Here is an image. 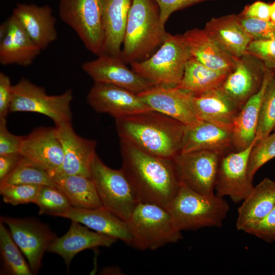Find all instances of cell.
Returning <instances> with one entry per match:
<instances>
[{
	"label": "cell",
	"mask_w": 275,
	"mask_h": 275,
	"mask_svg": "<svg viewBox=\"0 0 275 275\" xmlns=\"http://www.w3.org/2000/svg\"><path fill=\"white\" fill-rule=\"evenodd\" d=\"M121 169L141 202L167 208L180 185L173 159L146 153L120 140Z\"/></svg>",
	"instance_id": "1"
},
{
	"label": "cell",
	"mask_w": 275,
	"mask_h": 275,
	"mask_svg": "<svg viewBox=\"0 0 275 275\" xmlns=\"http://www.w3.org/2000/svg\"><path fill=\"white\" fill-rule=\"evenodd\" d=\"M121 140L155 156L173 159L181 153L185 126L150 109L115 119Z\"/></svg>",
	"instance_id": "2"
},
{
	"label": "cell",
	"mask_w": 275,
	"mask_h": 275,
	"mask_svg": "<svg viewBox=\"0 0 275 275\" xmlns=\"http://www.w3.org/2000/svg\"><path fill=\"white\" fill-rule=\"evenodd\" d=\"M154 0H133L129 12L121 58L127 64L149 58L162 44L168 32Z\"/></svg>",
	"instance_id": "3"
},
{
	"label": "cell",
	"mask_w": 275,
	"mask_h": 275,
	"mask_svg": "<svg viewBox=\"0 0 275 275\" xmlns=\"http://www.w3.org/2000/svg\"><path fill=\"white\" fill-rule=\"evenodd\" d=\"M229 208L224 198L205 196L180 184L166 209L175 228L181 232L221 227Z\"/></svg>",
	"instance_id": "4"
},
{
	"label": "cell",
	"mask_w": 275,
	"mask_h": 275,
	"mask_svg": "<svg viewBox=\"0 0 275 275\" xmlns=\"http://www.w3.org/2000/svg\"><path fill=\"white\" fill-rule=\"evenodd\" d=\"M191 57L183 34L168 33L161 46L148 59L130 65L131 69L154 85L176 86Z\"/></svg>",
	"instance_id": "5"
},
{
	"label": "cell",
	"mask_w": 275,
	"mask_h": 275,
	"mask_svg": "<svg viewBox=\"0 0 275 275\" xmlns=\"http://www.w3.org/2000/svg\"><path fill=\"white\" fill-rule=\"evenodd\" d=\"M132 237L131 246L140 250H154L182 238L167 209L140 202L127 221Z\"/></svg>",
	"instance_id": "6"
},
{
	"label": "cell",
	"mask_w": 275,
	"mask_h": 275,
	"mask_svg": "<svg viewBox=\"0 0 275 275\" xmlns=\"http://www.w3.org/2000/svg\"><path fill=\"white\" fill-rule=\"evenodd\" d=\"M90 178L102 206L127 222L141 201L123 170L108 167L96 154L91 166Z\"/></svg>",
	"instance_id": "7"
},
{
	"label": "cell",
	"mask_w": 275,
	"mask_h": 275,
	"mask_svg": "<svg viewBox=\"0 0 275 275\" xmlns=\"http://www.w3.org/2000/svg\"><path fill=\"white\" fill-rule=\"evenodd\" d=\"M73 92L68 89L60 95H49L45 89L22 77L12 88L9 113L26 112L44 115L55 125L72 122L70 104Z\"/></svg>",
	"instance_id": "8"
},
{
	"label": "cell",
	"mask_w": 275,
	"mask_h": 275,
	"mask_svg": "<svg viewBox=\"0 0 275 275\" xmlns=\"http://www.w3.org/2000/svg\"><path fill=\"white\" fill-rule=\"evenodd\" d=\"M58 12L89 51L101 54L104 39L101 0H60Z\"/></svg>",
	"instance_id": "9"
},
{
	"label": "cell",
	"mask_w": 275,
	"mask_h": 275,
	"mask_svg": "<svg viewBox=\"0 0 275 275\" xmlns=\"http://www.w3.org/2000/svg\"><path fill=\"white\" fill-rule=\"evenodd\" d=\"M223 155L208 150L180 153L173 159L180 183L202 195H214L217 169Z\"/></svg>",
	"instance_id": "10"
},
{
	"label": "cell",
	"mask_w": 275,
	"mask_h": 275,
	"mask_svg": "<svg viewBox=\"0 0 275 275\" xmlns=\"http://www.w3.org/2000/svg\"><path fill=\"white\" fill-rule=\"evenodd\" d=\"M0 221L9 228L11 236L27 259L33 274L38 272L44 254L57 237L45 224L32 218L1 216Z\"/></svg>",
	"instance_id": "11"
},
{
	"label": "cell",
	"mask_w": 275,
	"mask_h": 275,
	"mask_svg": "<svg viewBox=\"0 0 275 275\" xmlns=\"http://www.w3.org/2000/svg\"><path fill=\"white\" fill-rule=\"evenodd\" d=\"M257 140L248 148L223 155L220 160L216 177V195L228 196L235 203L242 202L253 190V181L249 178L248 161L250 151Z\"/></svg>",
	"instance_id": "12"
},
{
	"label": "cell",
	"mask_w": 275,
	"mask_h": 275,
	"mask_svg": "<svg viewBox=\"0 0 275 275\" xmlns=\"http://www.w3.org/2000/svg\"><path fill=\"white\" fill-rule=\"evenodd\" d=\"M81 68L94 82L115 85L136 94L155 85L129 69L118 57L100 54L95 60L83 63Z\"/></svg>",
	"instance_id": "13"
},
{
	"label": "cell",
	"mask_w": 275,
	"mask_h": 275,
	"mask_svg": "<svg viewBox=\"0 0 275 275\" xmlns=\"http://www.w3.org/2000/svg\"><path fill=\"white\" fill-rule=\"evenodd\" d=\"M87 101L95 112L109 114L115 119L151 109L138 94L105 83L94 82Z\"/></svg>",
	"instance_id": "14"
},
{
	"label": "cell",
	"mask_w": 275,
	"mask_h": 275,
	"mask_svg": "<svg viewBox=\"0 0 275 275\" xmlns=\"http://www.w3.org/2000/svg\"><path fill=\"white\" fill-rule=\"evenodd\" d=\"M150 108L180 121L186 126L196 124L192 95L177 88L155 85L138 94Z\"/></svg>",
	"instance_id": "15"
},
{
	"label": "cell",
	"mask_w": 275,
	"mask_h": 275,
	"mask_svg": "<svg viewBox=\"0 0 275 275\" xmlns=\"http://www.w3.org/2000/svg\"><path fill=\"white\" fill-rule=\"evenodd\" d=\"M54 128L64 152L63 164L58 172L90 177L91 166L96 155V141L77 135L71 122L55 125Z\"/></svg>",
	"instance_id": "16"
},
{
	"label": "cell",
	"mask_w": 275,
	"mask_h": 275,
	"mask_svg": "<svg viewBox=\"0 0 275 275\" xmlns=\"http://www.w3.org/2000/svg\"><path fill=\"white\" fill-rule=\"evenodd\" d=\"M265 70L261 61L246 52L237 59L220 88L241 108L261 89Z\"/></svg>",
	"instance_id": "17"
},
{
	"label": "cell",
	"mask_w": 275,
	"mask_h": 275,
	"mask_svg": "<svg viewBox=\"0 0 275 275\" xmlns=\"http://www.w3.org/2000/svg\"><path fill=\"white\" fill-rule=\"evenodd\" d=\"M19 153L49 174L61 170L64 152L54 128L40 127L23 136Z\"/></svg>",
	"instance_id": "18"
},
{
	"label": "cell",
	"mask_w": 275,
	"mask_h": 275,
	"mask_svg": "<svg viewBox=\"0 0 275 275\" xmlns=\"http://www.w3.org/2000/svg\"><path fill=\"white\" fill-rule=\"evenodd\" d=\"M117 240L115 238L91 231L77 222L71 221L68 231L63 236L57 237L47 252L60 255L68 267L73 258L79 252L99 246L109 247Z\"/></svg>",
	"instance_id": "19"
},
{
	"label": "cell",
	"mask_w": 275,
	"mask_h": 275,
	"mask_svg": "<svg viewBox=\"0 0 275 275\" xmlns=\"http://www.w3.org/2000/svg\"><path fill=\"white\" fill-rule=\"evenodd\" d=\"M12 14L41 50L57 39L56 19L49 6L18 3Z\"/></svg>",
	"instance_id": "20"
},
{
	"label": "cell",
	"mask_w": 275,
	"mask_h": 275,
	"mask_svg": "<svg viewBox=\"0 0 275 275\" xmlns=\"http://www.w3.org/2000/svg\"><path fill=\"white\" fill-rule=\"evenodd\" d=\"M7 20V32L0 40V64L29 66L40 54L41 50L15 16L12 14Z\"/></svg>",
	"instance_id": "21"
},
{
	"label": "cell",
	"mask_w": 275,
	"mask_h": 275,
	"mask_svg": "<svg viewBox=\"0 0 275 275\" xmlns=\"http://www.w3.org/2000/svg\"><path fill=\"white\" fill-rule=\"evenodd\" d=\"M60 217L77 222L98 233L132 244V237L127 222L103 206L92 209L71 206Z\"/></svg>",
	"instance_id": "22"
},
{
	"label": "cell",
	"mask_w": 275,
	"mask_h": 275,
	"mask_svg": "<svg viewBox=\"0 0 275 275\" xmlns=\"http://www.w3.org/2000/svg\"><path fill=\"white\" fill-rule=\"evenodd\" d=\"M230 149L233 150L231 129L202 120L185 126L181 153L208 150L224 155Z\"/></svg>",
	"instance_id": "23"
},
{
	"label": "cell",
	"mask_w": 275,
	"mask_h": 275,
	"mask_svg": "<svg viewBox=\"0 0 275 275\" xmlns=\"http://www.w3.org/2000/svg\"><path fill=\"white\" fill-rule=\"evenodd\" d=\"M192 104L199 120L232 130L241 108L220 87L199 96H193Z\"/></svg>",
	"instance_id": "24"
},
{
	"label": "cell",
	"mask_w": 275,
	"mask_h": 275,
	"mask_svg": "<svg viewBox=\"0 0 275 275\" xmlns=\"http://www.w3.org/2000/svg\"><path fill=\"white\" fill-rule=\"evenodd\" d=\"M273 73L266 68L261 89L246 101L236 117L231 130L234 151L244 150L256 140L262 100Z\"/></svg>",
	"instance_id": "25"
},
{
	"label": "cell",
	"mask_w": 275,
	"mask_h": 275,
	"mask_svg": "<svg viewBox=\"0 0 275 275\" xmlns=\"http://www.w3.org/2000/svg\"><path fill=\"white\" fill-rule=\"evenodd\" d=\"M132 1L101 0L104 32L101 54L121 58L125 30Z\"/></svg>",
	"instance_id": "26"
},
{
	"label": "cell",
	"mask_w": 275,
	"mask_h": 275,
	"mask_svg": "<svg viewBox=\"0 0 275 275\" xmlns=\"http://www.w3.org/2000/svg\"><path fill=\"white\" fill-rule=\"evenodd\" d=\"M183 36L191 56L207 67L229 73L235 67L237 59L225 50L204 29L189 30Z\"/></svg>",
	"instance_id": "27"
},
{
	"label": "cell",
	"mask_w": 275,
	"mask_h": 275,
	"mask_svg": "<svg viewBox=\"0 0 275 275\" xmlns=\"http://www.w3.org/2000/svg\"><path fill=\"white\" fill-rule=\"evenodd\" d=\"M204 29L225 50L236 59L246 52L252 41L236 14L212 18L206 23Z\"/></svg>",
	"instance_id": "28"
},
{
	"label": "cell",
	"mask_w": 275,
	"mask_h": 275,
	"mask_svg": "<svg viewBox=\"0 0 275 275\" xmlns=\"http://www.w3.org/2000/svg\"><path fill=\"white\" fill-rule=\"evenodd\" d=\"M275 205V181L264 178L242 201L237 210L236 228L245 231L264 218Z\"/></svg>",
	"instance_id": "29"
},
{
	"label": "cell",
	"mask_w": 275,
	"mask_h": 275,
	"mask_svg": "<svg viewBox=\"0 0 275 275\" xmlns=\"http://www.w3.org/2000/svg\"><path fill=\"white\" fill-rule=\"evenodd\" d=\"M49 175L55 186L65 194L72 207L80 209L102 207L95 185L90 177L59 172Z\"/></svg>",
	"instance_id": "30"
},
{
	"label": "cell",
	"mask_w": 275,
	"mask_h": 275,
	"mask_svg": "<svg viewBox=\"0 0 275 275\" xmlns=\"http://www.w3.org/2000/svg\"><path fill=\"white\" fill-rule=\"evenodd\" d=\"M228 72L207 67L191 56L187 61L183 76L176 87L193 96H199L219 88Z\"/></svg>",
	"instance_id": "31"
},
{
	"label": "cell",
	"mask_w": 275,
	"mask_h": 275,
	"mask_svg": "<svg viewBox=\"0 0 275 275\" xmlns=\"http://www.w3.org/2000/svg\"><path fill=\"white\" fill-rule=\"evenodd\" d=\"M0 253L3 262L2 274L32 275L29 264L14 241L10 232L0 221Z\"/></svg>",
	"instance_id": "32"
},
{
	"label": "cell",
	"mask_w": 275,
	"mask_h": 275,
	"mask_svg": "<svg viewBox=\"0 0 275 275\" xmlns=\"http://www.w3.org/2000/svg\"><path fill=\"white\" fill-rule=\"evenodd\" d=\"M11 184L55 186L53 180L46 171L22 156L14 170L0 181V185Z\"/></svg>",
	"instance_id": "33"
},
{
	"label": "cell",
	"mask_w": 275,
	"mask_h": 275,
	"mask_svg": "<svg viewBox=\"0 0 275 275\" xmlns=\"http://www.w3.org/2000/svg\"><path fill=\"white\" fill-rule=\"evenodd\" d=\"M39 215L59 216L67 212L71 205L65 194L56 186L40 185L34 202Z\"/></svg>",
	"instance_id": "34"
},
{
	"label": "cell",
	"mask_w": 275,
	"mask_h": 275,
	"mask_svg": "<svg viewBox=\"0 0 275 275\" xmlns=\"http://www.w3.org/2000/svg\"><path fill=\"white\" fill-rule=\"evenodd\" d=\"M275 127V71L263 96L256 139L258 142L271 133Z\"/></svg>",
	"instance_id": "35"
},
{
	"label": "cell",
	"mask_w": 275,
	"mask_h": 275,
	"mask_svg": "<svg viewBox=\"0 0 275 275\" xmlns=\"http://www.w3.org/2000/svg\"><path fill=\"white\" fill-rule=\"evenodd\" d=\"M275 157V132L257 142L252 148L248 161L247 172L250 180L253 181L258 170Z\"/></svg>",
	"instance_id": "36"
},
{
	"label": "cell",
	"mask_w": 275,
	"mask_h": 275,
	"mask_svg": "<svg viewBox=\"0 0 275 275\" xmlns=\"http://www.w3.org/2000/svg\"><path fill=\"white\" fill-rule=\"evenodd\" d=\"M40 186L34 184L0 185V194L5 203L13 206L34 203Z\"/></svg>",
	"instance_id": "37"
},
{
	"label": "cell",
	"mask_w": 275,
	"mask_h": 275,
	"mask_svg": "<svg viewBox=\"0 0 275 275\" xmlns=\"http://www.w3.org/2000/svg\"><path fill=\"white\" fill-rule=\"evenodd\" d=\"M246 53L261 61L265 68L275 71V38L253 40L247 48Z\"/></svg>",
	"instance_id": "38"
},
{
	"label": "cell",
	"mask_w": 275,
	"mask_h": 275,
	"mask_svg": "<svg viewBox=\"0 0 275 275\" xmlns=\"http://www.w3.org/2000/svg\"><path fill=\"white\" fill-rule=\"evenodd\" d=\"M239 20L253 40L275 38V22L247 18L237 15Z\"/></svg>",
	"instance_id": "39"
},
{
	"label": "cell",
	"mask_w": 275,
	"mask_h": 275,
	"mask_svg": "<svg viewBox=\"0 0 275 275\" xmlns=\"http://www.w3.org/2000/svg\"><path fill=\"white\" fill-rule=\"evenodd\" d=\"M244 232L267 242L275 241V205L264 218Z\"/></svg>",
	"instance_id": "40"
},
{
	"label": "cell",
	"mask_w": 275,
	"mask_h": 275,
	"mask_svg": "<svg viewBox=\"0 0 275 275\" xmlns=\"http://www.w3.org/2000/svg\"><path fill=\"white\" fill-rule=\"evenodd\" d=\"M23 136L10 133L7 126L6 118H0V155L20 153Z\"/></svg>",
	"instance_id": "41"
},
{
	"label": "cell",
	"mask_w": 275,
	"mask_h": 275,
	"mask_svg": "<svg viewBox=\"0 0 275 275\" xmlns=\"http://www.w3.org/2000/svg\"><path fill=\"white\" fill-rule=\"evenodd\" d=\"M157 4L162 22L165 24L171 14L177 11L206 1L216 0H154Z\"/></svg>",
	"instance_id": "42"
},
{
	"label": "cell",
	"mask_w": 275,
	"mask_h": 275,
	"mask_svg": "<svg viewBox=\"0 0 275 275\" xmlns=\"http://www.w3.org/2000/svg\"><path fill=\"white\" fill-rule=\"evenodd\" d=\"M10 78L0 72V118H6L9 113L12 99V88Z\"/></svg>",
	"instance_id": "43"
},
{
	"label": "cell",
	"mask_w": 275,
	"mask_h": 275,
	"mask_svg": "<svg viewBox=\"0 0 275 275\" xmlns=\"http://www.w3.org/2000/svg\"><path fill=\"white\" fill-rule=\"evenodd\" d=\"M239 15L247 18L270 20V4L256 1L245 6Z\"/></svg>",
	"instance_id": "44"
},
{
	"label": "cell",
	"mask_w": 275,
	"mask_h": 275,
	"mask_svg": "<svg viewBox=\"0 0 275 275\" xmlns=\"http://www.w3.org/2000/svg\"><path fill=\"white\" fill-rule=\"evenodd\" d=\"M21 156L20 153L0 155V181L14 170Z\"/></svg>",
	"instance_id": "45"
},
{
	"label": "cell",
	"mask_w": 275,
	"mask_h": 275,
	"mask_svg": "<svg viewBox=\"0 0 275 275\" xmlns=\"http://www.w3.org/2000/svg\"><path fill=\"white\" fill-rule=\"evenodd\" d=\"M8 28V22L7 20L3 22L0 26V40L6 35Z\"/></svg>",
	"instance_id": "46"
},
{
	"label": "cell",
	"mask_w": 275,
	"mask_h": 275,
	"mask_svg": "<svg viewBox=\"0 0 275 275\" xmlns=\"http://www.w3.org/2000/svg\"><path fill=\"white\" fill-rule=\"evenodd\" d=\"M270 20L275 22V1L270 4Z\"/></svg>",
	"instance_id": "47"
},
{
	"label": "cell",
	"mask_w": 275,
	"mask_h": 275,
	"mask_svg": "<svg viewBox=\"0 0 275 275\" xmlns=\"http://www.w3.org/2000/svg\"><path fill=\"white\" fill-rule=\"evenodd\" d=\"M273 131V132H275V127H274V128Z\"/></svg>",
	"instance_id": "48"
}]
</instances>
